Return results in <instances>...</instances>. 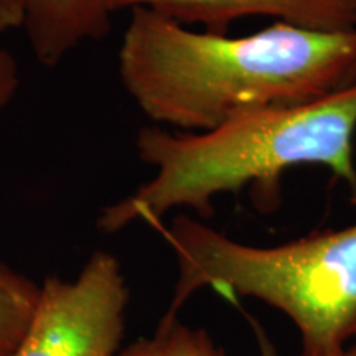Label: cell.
<instances>
[{
  "instance_id": "ba28073f",
  "label": "cell",
  "mask_w": 356,
  "mask_h": 356,
  "mask_svg": "<svg viewBox=\"0 0 356 356\" xmlns=\"http://www.w3.org/2000/svg\"><path fill=\"white\" fill-rule=\"evenodd\" d=\"M115 356H228L204 328L163 317L152 337L139 338Z\"/></svg>"
},
{
  "instance_id": "277c9868",
  "label": "cell",
  "mask_w": 356,
  "mask_h": 356,
  "mask_svg": "<svg viewBox=\"0 0 356 356\" xmlns=\"http://www.w3.org/2000/svg\"><path fill=\"white\" fill-rule=\"evenodd\" d=\"M129 289L119 259L92 252L74 280L50 275L10 356H115L126 333Z\"/></svg>"
},
{
  "instance_id": "9c48e42d",
  "label": "cell",
  "mask_w": 356,
  "mask_h": 356,
  "mask_svg": "<svg viewBox=\"0 0 356 356\" xmlns=\"http://www.w3.org/2000/svg\"><path fill=\"white\" fill-rule=\"evenodd\" d=\"M19 66L15 58L0 47V114L7 109L19 89Z\"/></svg>"
},
{
  "instance_id": "5b68a950",
  "label": "cell",
  "mask_w": 356,
  "mask_h": 356,
  "mask_svg": "<svg viewBox=\"0 0 356 356\" xmlns=\"http://www.w3.org/2000/svg\"><path fill=\"white\" fill-rule=\"evenodd\" d=\"M108 8L111 13L147 8L220 35H228L233 22L256 15L320 32L356 30V0H108Z\"/></svg>"
},
{
  "instance_id": "3957f363",
  "label": "cell",
  "mask_w": 356,
  "mask_h": 356,
  "mask_svg": "<svg viewBox=\"0 0 356 356\" xmlns=\"http://www.w3.org/2000/svg\"><path fill=\"white\" fill-rule=\"evenodd\" d=\"M178 279L163 317L195 292L251 297L282 312L300 333L299 356H338L356 335V225L315 231L277 246H251L203 221L177 216L163 229Z\"/></svg>"
},
{
  "instance_id": "8fae6325",
  "label": "cell",
  "mask_w": 356,
  "mask_h": 356,
  "mask_svg": "<svg viewBox=\"0 0 356 356\" xmlns=\"http://www.w3.org/2000/svg\"><path fill=\"white\" fill-rule=\"evenodd\" d=\"M338 356H356V335L353 340H351L350 343L346 345L343 350H341V353Z\"/></svg>"
},
{
  "instance_id": "8992f818",
  "label": "cell",
  "mask_w": 356,
  "mask_h": 356,
  "mask_svg": "<svg viewBox=\"0 0 356 356\" xmlns=\"http://www.w3.org/2000/svg\"><path fill=\"white\" fill-rule=\"evenodd\" d=\"M108 0H25L24 24L33 56L53 66L91 40L109 32Z\"/></svg>"
},
{
  "instance_id": "30bf717a",
  "label": "cell",
  "mask_w": 356,
  "mask_h": 356,
  "mask_svg": "<svg viewBox=\"0 0 356 356\" xmlns=\"http://www.w3.org/2000/svg\"><path fill=\"white\" fill-rule=\"evenodd\" d=\"M24 12L25 0H0V33L22 29Z\"/></svg>"
},
{
  "instance_id": "7a4b0ae2",
  "label": "cell",
  "mask_w": 356,
  "mask_h": 356,
  "mask_svg": "<svg viewBox=\"0 0 356 356\" xmlns=\"http://www.w3.org/2000/svg\"><path fill=\"white\" fill-rule=\"evenodd\" d=\"M355 134L356 81L320 99L257 111L207 132L144 127L137 154L155 175L102 208L96 225L106 234L137 221L157 228L175 208H190L208 220L215 198L244 186L254 191L261 211H273L282 173L304 165L328 168L348 185L356 203Z\"/></svg>"
},
{
  "instance_id": "6da1fadb",
  "label": "cell",
  "mask_w": 356,
  "mask_h": 356,
  "mask_svg": "<svg viewBox=\"0 0 356 356\" xmlns=\"http://www.w3.org/2000/svg\"><path fill=\"white\" fill-rule=\"evenodd\" d=\"M356 30L275 22L246 37L195 32L147 8L131 10L119 76L150 121L207 132L257 111L325 97L355 83Z\"/></svg>"
},
{
  "instance_id": "52a82bcc",
  "label": "cell",
  "mask_w": 356,
  "mask_h": 356,
  "mask_svg": "<svg viewBox=\"0 0 356 356\" xmlns=\"http://www.w3.org/2000/svg\"><path fill=\"white\" fill-rule=\"evenodd\" d=\"M40 286L0 262V356H10L33 317Z\"/></svg>"
},
{
  "instance_id": "7c38bea8",
  "label": "cell",
  "mask_w": 356,
  "mask_h": 356,
  "mask_svg": "<svg viewBox=\"0 0 356 356\" xmlns=\"http://www.w3.org/2000/svg\"><path fill=\"white\" fill-rule=\"evenodd\" d=\"M355 81H356V68H355Z\"/></svg>"
}]
</instances>
